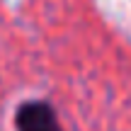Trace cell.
Wrapping results in <instances>:
<instances>
[{
    "instance_id": "cell-1",
    "label": "cell",
    "mask_w": 131,
    "mask_h": 131,
    "mask_svg": "<svg viewBox=\"0 0 131 131\" xmlns=\"http://www.w3.org/2000/svg\"><path fill=\"white\" fill-rule=\"evenodd\" d=\"M15 131H63L58 112L49 100H24L12 114Z\"/></svg>"
}]
</instances>
